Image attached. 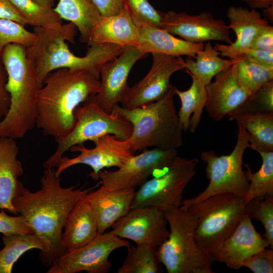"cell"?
<instances>
[{
  "instance_id": "1",
  "label": "cell",
  "mask_w": 273,
  "mask_h": 273,
  "mask_svg": "<svg viewBox=\"0 0 273 273\" xmlns=\"http://www.w3.org/2000/svg\"><path fill=\"white\" fill-rule=\"evenodd\" d=\"M41 188L32 192L24 188L12 201L17 214L22 215L33 233L43 243L40 252L41 263L51 266L66 249L61 237L64 223L71 209L92 189H75L76 186L63 188L61 178L53 168H47L40 179Z\"/></svg>"
},
{
  "instance_id": "2",
  "label": "cell",
  "mask_w": 273,
  "mask_h": 273,
  "mask_svg": "<svg viewBox=\"0 0 273 273\" xmlns=\"http://www.w3.org/2000/svg\"><path fill=\"white\" fill-rule=\"evenodd\" d=\"M100 86V79L86 70L51 72L38 93L35 126L55 140L64 136L74 125L76 108L97 94Z\"/></svg>"
},
{
  "instance_id": "3",
  "label": "cell",
  "mask_w": 273,
  "mask_h": 273,
  "mask_svg": "<svg viewBox=\"0 0 273 273\" xmlns=\"http://www.w3.org/2000/svg\"><path fill=\"white\" fill-rule=\"evenodd\" d=\"M77 30L71 22L54 28L34 27L35 40L25 52L39 84L42 85L50 73L61 68L86 70L100 79L102 66L124 48L111 43L92 44L84 57L76 56L67 42L74 43Z\"/></svg>"
},
{
  "instance_id": "4",
  "label": "cell",
  "mask_w": 273,
  "mask_h": 273,
  "mask_svg": "<svg viewBox=\"0 0 273 273\" xmlns=\"http://www.w3.org/2000/svg\"><path fill=\"white\" fill-rule=\"evenodd\" d=\"M26 47L7 45L0 59L7 73L6 89L10 97L8 113L0 121V136L23 138L35 126L39 83L26 55Z\"/></svg>"
},
{
  "instance_id": "5",
  "label": "cell",
  "mask_w": 273,
  "mask_h": 273,
  "mask_svg": "<svg viewBox=\"0 0 273 273\" xmlns=\"http://www.w3.org/2000/svg\"><path fill=\"white\" fill-rule=\"evenodd\" d=\"M175 87L143 106L126 109L117 105L113 109L131 124V134L126 141L134 155L150 147L177 149L182 145L184 130L174 102Z\"/></svg>"
},
{
  "instance_id": "6",
  "label": "cell",
  "mask_w": 273,
  "mask_h": 273,
  "mask_svg": "<svg viewBox=\"0 0 273 273\" xmlns=\"http://www.w3.org/2000/svg\"><path fill=\"white\" fill-rule=\"evenodd\" d=\"M245 205L244 198L222 193L184 208L196 221V243L214 261L224 241L246 215Z\"/></svg>"
},
{
  "instance_id": "7",
  "label": "cell",
  "mask_w": 273,
  "mask_h": 273,
  "mask_svg": "<svg viewBox=\"0 0 273 273\" xmlns=\"http://www.w3.org/2000/svg\"><path fill=\"white\" fill-rule=\"evenodd\" d=\"M169 234L157 249L159 262L168 273H213L214 261L197 244L196 221L186 209L164 211Z\"/></svg>"
},
{
  "instance_id": "8",
  "label": "cell",
  "mask_w": 273,
  "mask_h": 273,
  "mask_svg": "<svg viewBox=\"0 0 273 273\" xmlns=\"http://www.w3.org/2000/svg\"><path fill=\"white\" fill-rule=\"evenodd\" d=\"M74 125L64 136L55 140L57 147L54 153L44 162L46 168L57 167L63 154L77 145L94 142L106 135L111 134L120 140L126 141L130 136L131 124L118 112L108 113L98 104L95 95L90 96L74 111Z\"/></svg>"
},
{
  "instance_id": "9",
  "label": "cell",
  "mask_w": 273,
  "mask_h": 273,
  "mask_svg": "<svg viewBox=\"0 0 273 273\" xmlns=\"http://www.w3.org/2000/svg\"><path fill=\"white\" fill-rule=\"evenodd\" d=\"M237 140L232 152L218 156L212 150L201 153V160L206 163L205 172L209 183L206 188L196 197L183 199L181 208L202 201L211 196L222 193H231L244 198L249 186L243 169V156L248 148V133L238 124Z\"/></svg>"
},
{
  "instance_id": "10",
  "label": "cell",
  "mask_w": 273,
  "mask_h": 273,
  "mask_svg": "<svg viewBox=\"0 0 273 273\" xmlns=\"http://www.w3.org/2000/svg\"><path fill=\"white\" fill-rule=\"evenodd\" d=\"M198 163L197 159L177 156L161 175L147 180L135 191L130 208L153 206L165 211L179 208Z\"/></svg>"
},
{
  "instance_id": "11",
  "label": "cell",
  "mask_w": 273,
  "mask_h": 273,
  "mask_svg": "<svg viewBox=\"0 0 273 273\" xmlns=\"http://www.w3.org/2000/svg\"><path fill=\"white\" fill-rule=\"evenodd\" d=\"M130 244L111 231L98 235L89 243L71 251L65 250L55 260L47 273H107L112 263L109 260L115 250Z\"/></svg>"
},
{
  "instance_id": "12",
  "label": "cell",
  "mask_w": 273,
  "mask_h": 273,
  "mask_svg": "<svg viewBox=\"0 0 273 273\" xmlns=\"http://www.w3.org/2000/svg\"><path fill=\"white\" fill-rule=\"evenodd\" d=\"M177 156L176 149H146L134 155L116 170H100L94 179H100L102 187L108 190L135 189L155 171H163L168 167Z\"/></svg>"
},
{
  "instance_id": "13",
  "label": "cell",
  "mask_w": 273,
  "mask_h": 273,
  "mask_svg": "<svg viewBox=\"0 0 273 273\" xmlns=\"http://www.w3.org/2000/svg\"><path fill=\"white\" fill-rule=\"evenodd\" d=\"M151 68L146 75L129 87L121 106L126 109L140 107L155 102L173 86L170 82L172 74L186 68L180 56L152 54Z\"/></svg>"
},
{
  "instance_id": "14",
  "label": "cell",
  "mask_w": 273,
  "mask_h": 273,
  "mask_svg": "<svg viewBox=\"0 0 273 273\" xmlns=\"http://www.w3.org/2000/svg\"><path fill=\"white\" fill-rule=\"evenodd\" d=\"M93 142L95 146L90 149L86 148L83 144L72 147L69 151L79 154L71 158L63 156L55 171L56 176H60L71 166L82 164L93 169L89 176L94 179L104 168H119L134 155L126 141L120 140L111 134L104 135Z\"/></svg>"
},
{
  "instance_id": "15",
  "label": "cell",
  "mask_w": 273,
  "mask_h": 273,
  "mask_svg": "<svg viewBox=\"0 0 273 273\" xmlns=\"http://www.w3.org/2000/svg\"><path fill=\"white\" fill-rule=\"evenodd\" d=\"M161 29L193 43L210 40L227 44L233 42L229 25L223 20L215 18L210 12L191 15L184 12L176 13L169 10L163 13Z\"/></svg>"
},
{
  "instance_id": "16",
  "label": "cell",
  "mask_w": 273,
  "mask_h": 273,
  "mask_svg": "<svg viewBox=\"0 0 273 273\" xmlns=\"http://www.w3.org/2000/svg\"><path fill=\"white\" fill-rule=\"evenodd\" d=\"M164 211L153 206L131 208L111 226L118 237L136 244H149L158 247L167 238L169 230Z\"/></svg>"
},
{
  "instance_id": "17",
  "label": "cell",
  "mask_w": 273,
  "mask_h": 273,
  "mask_svg": "<svg viewBox=\"0 0 273 273\" xmlns=\"http://www.w3.org/2000/svg\"><path fill=\"white\" fill-rule=\"evenodd\" d=\"M146 55L137 47H124L117 57L102 66L100 88L95 98L105 112L111 113L123 102L129 87L127 79L130 71L135 62Z\"/></svg>"
},
{
  "instance_id": "18",
  "label": "cell",
  "mask_w": 273,
  "mask_h": 273,
  "mask_svg": "<svg viewBox=\"0 0 273 273\" xmlns=\"http://www.w3.org/2000/svg\"><path fill=\"white\" fill-rule=\"evenodd\" d=\"M238 62L218 73L214 76L215 80L205 86V108L215 121L219 122L236 111L252 96L238 79Z\"/></svg>"
},
{
  "instance_id": "19",
  "label": "cell",
  "mask_w": 273,
  "mask_h": 273,
  "mask_svg": "<svg viewBox=\"0 0 273 273\" xmlns=\"http://www.w3.org/2000/svg\"><path fill=\"white\" fill-rule=\"evenodd\" d=\"M229 28L235 32L236 39L230 44L216 43L213 46L223 57L229 59L238 58L249 49L256 35L269 22L261 17L255 9L243 7L230 6L226 12Z\"/></svg>"
},
{
  "instance_id": "20",
  "label": "cell",
  "mask_w": 273,
  "mask_h": 273,
  "mask_svg": "<svg viewBox=\"0 0 273 273\" xmlns=\"http://www.w3.org/2000/svg\"><path fill=\"white\" fill-rule=\"evenodd\" d=\"M270 246L268 241L256 231L251 219L245 215L235 231L223 243L215 261L232 269H239L249 255Z\"/></svg>"
},
{
  "instance_id": "21",
  "label": "cell",
  "mask_w": 273,
  "mask_h": 273,
  "mask_svg": "<svg viewBox=\"0 0 273 273\" xmlns=\"http://www.w3.org/2000/svg\"><path fill=\"white\" fill-rule=\"evenodd\" d=\"M135 188L108 190L102 186L84 196L94 212L98 235L103 234L130 209Z\"/></svg>"
},
{
  "instance_id": "22",
  "label": "cell",
  "mask_w": 273,
  "mask_h": 273,
  "mask_svg": "<svg viewBox=\"0 0 273 273\" xmlns=\"http://www.w3.org/2000/svg\"><path fill=\"white\" fill-rule=\"evenodd\" d=\"M19 147L14 139L0 136V209L17 215L13 200L24 189L19 178L23 173L18 159Z\"/></svg>"
},
{
  "instance_id": "23",
  "label": "cell",
  "mask_w": 273,
  "mask_h": 273,
  "mask_svg": "<svg viewBox=\"0 0 273 273\" xmlns=\"http://www.w3.org/2000/svg\"><path fill=\"white\" fill-rule=\"evenodd\" d=\"M84 195L75 203L64 223L61 243L66 251L80 248L98 235L94 212Z\"/></svg>"
},
{
  "instance_id": "24",
  "label": "cell",
  "mask_w": 273,
  "mask_h": 273,
  "mask_svg": "<svg viewBox=\"0 0 273 273\" xmlns=\"http://www.w3.org/2000/svg\"><path fill=\"white\" fill-rule=\"evenodd\" d=\"M139 27L124 5L117 14L102 17L93 30L88 45L111 43L138 47Z\"/></svg>"
},
{
  "instance_id": "25",
  "label": "cell",
  "mask_w": 273,
  "mask_h": 273,
  "mask_svg": "<svg viewBox=\"0 0 273 273\" xmlns=\"http://www.w3.org/2000/svg\"><path fill=\"white\" fill-rule=\"evenodd\" d=\"M138 48L144 53L194 57L203 49L204 43L178 38L163 29L148 25L139 27Z\"/></svg>"
},
{
  "instance_id": "26",
  "label": "cell",
  "mask_w": 273,
  "mask_h": 273,
  "mask_svg": "<svg viewBox=\"0 0 273 273\" xmlns=\"http://www.w3.org/2000/svg\"><path fill=\"white\" fill-rule=\"evenodd\" d=\"M248 133L249 146L254 151H273V112L235 111L228 115Z\"/></svg>"
},
{
  "instance_id": "27",
  "label": "cell",
  "mask_w": 273,
  "mask_h": 273,
  "mask_svg": "<svg viewBox=\"0 0 273 273\" xmlns=\"http://www.w3.org/2000/svg\"><path fill=\"white\" fill-rule=\"evenodd\" d=\"M54 10L62 19L75 25L83 43H88L93 30L102 17L92 0H59Z\"/></svg>"
},
{
  "instance_id": "28",
  "label": "cell",
  "mask_w": 273,
  "mask_h": 273,
  "mask_svg": "<svg viewBox=\"0 0 273 273\" xmlns=\"http://www.w3.org/2000/svg\"><path fill=\"white\" fill-rule=\"evenodd\" d=\"M190 75L192 79L190 87L184 91L175 87L174 94L178 96L181 102L177 114L183 130L189 129L193 133L199 125L207 95L205 85L195 76Z\"/></svg>"
},
{
  "instance_id": "29",
  "label": "cell",
  "mask_w": 273,
  "mask_h": 273,
  "mask_svg": "<svg viewBox=\"0 0 273 273\" xmlns=\"http://www.w3.org/2000/svg\"><path fill=\"white\" fill-rule=\"evenodd\" d=\"M210 41L204 43L203 50L194 57H188L185 60L187 72L199 79L205 86L218 73L239 62L241 58L225 59L219 56Z\"/></svg>"
},
{
  "instance_id": "30",
  "label": "cell",
  "mask_w": 273,
  "mask_h": 273,
  "mask_svg": "<svg viewBox=\"0 0 273 273\" xmlns=\"http://www.w3.org/2000/svg\"><path fill=\"white\" fill-rule=\"evenodd\" d=\"M4 248L0 250V273H11L14 264L25 252L32 249L44 250L43 243L34 233L3 235Z\"/></svg>"
},
{
  "instance_id": "31",
  "label": "cell",
  "mask_w": 273,
  "mask_h": 273,
  "mask_svg": "<svg viewBox=\"0 0 273 273\" xmlns=\"http://www.w3.org/2000/svg\"><path fill=\"white\" fill-rule=\"evenodd\" d=\"M262 158L260 168L252 172L250 166L245 164L246 176L249 182L248 190L244 197L245 203L259 197H273V151L257 150Z\"/></svg>"
},
{
  "instance_id": "32",
  "label": "cell",
  "mask_w": 273,
  "mask_h": 273,
  "mask_svg": "<svg viewBox=\"0 0 273 273\" xmlns=\"http://www.w3.org/2000/svg\"><path fill=\"white\" fill-rule=\"evenodd\" d=\"M127 254L118 273H159L162 266L157 256V247L141 243L127 247Z\"/></svg>"
},
{
  "instance_id": "33",
  "label": "cell",
  "mask_w": 273,
  "mask_h": 273,
  "mask_svg": "<svg viewBox=\"0 0 273 273\" xmlns=\"http://www.w3.org/2000/svg\"><path fill=\"white\" fill-rule=\"evenodd\" d=\"M27 24L54 28L62 24V19L53 8L42 6L33 0H10Z\"/></svg>"
},
{
  "instance_id": "34",
  "label": "cell",
  "mask_w": 273,
  "mask_h": 273,
  "mask_svg": "<svg viewBox=\"0 0 273 273\" xmlns=\"http://www.w3.org/2000/svg\"><path fill=\"white\" fill-rule=\"evenodd\" d=\"M237 76L252 96L263 84L273 80V68L241 58L237 64Z\"/></svg>"
},
{
  "instance_id": "35",
  "label": "cell",
  "mask_w": 273,
  "mask_h": 273,
  "mask_svg": "<svg viewBox=\"0 0 273 273\" xmlns=\"http://www.w3.org/2000/svg\"><path fill=\"white\" fill-rule=\"evenodd\" d=\"M246 214L251 219L259 221L265 230L264 237L273 248V197L255 198L245 205Z\"/></svg>"
},
{
  "instance_id": "36",
  "label": "cell",
  "mask_w": 273,
  "mask_h": 273,
  "mask_svg": "<svg viewBox=\"0 0 273 273\" xmlns=\"http://www.w3.org/2000/svg\"><path fill=\"white\" fill-rule=\"evenodd\" d=\"M35 38V33L25 29L22 24L12 20L0 19V55L9 44L17 43L27 48Z\"/></svg>"
},
{
  "instance_id": "37",
  "label": "cell",
  "mask_w": 273,
  "mask_h": 273,
  "mask_svg": "<svg viewBox=\"0 0 273 273\" xmlns=\"http://www.w3.org/2000/svg\"><path fill=\"white\" fill-rule=\"evenodd\" d=\"M124 3L138 27L148 25L161 29L163 12L155 9L148 0H124Z\"/></svg>"
},
{
  "instance_id": "38",
  "label": "cell",
  "mask_w": 273,
  "mask_h": 273,
  "mask_svg": "<svg viewBox=\"0 0 273 273\" xmlns=\"http://www.w3.org/2000/svg\"><path fill=\"white\" fill-rule=\"evenodd\" d=\"M236 111L249 112H273V80L261 86Z\"/></svg>"
},
{
  "instance_id": "39",
  "label": "cell",
  "mask_w": 273,
  "mask_h": 273,
  "mask_svg": "<svg viewBox=\"0 0 273 273\" xmlns=\"http://www.w3.org/2000/svg\"><path fill=\"white\" fill-rule=\"evenodd\" d=\"M243 266L248 268L254 273H272V248H266L249 255L243 260Z\"/></svg>"
},
{
  "instance_id": "40",
  "label": "cell",
  "mask_w": 273,
  "mask_h": 273,
  "mask_svg": "<svg viewBox=\"0 0 273 273\" xmlns=\"http://www.w3.org/2000/svg\"><path fill=\"white\" fill-rule=\"evenodd\" d=\"M0 233L6 236L33 233L22 215H9L4 209L0 211Z\"/></svg>"
},
{
  "instance_id": "41",
  "label": "cell",
  "mask_w": 273,
  "mask_h": 273,
  "mask_svg": "<svg viewBox=\"0 0 273 273\" xmlns=\"http://www.w3.org/2000/svg\"><path fill=\"white\" fill-rule=\"evenodd\" d=\"M238 58H244L261 65L273 68V51L249 49Z\"/></svg>"
},
{
  "instance_id": "42",
  "label": "cell",
  "mask_w": 273,
  "mask_h": 273,
  "mask_svg": "<svg viewBox=\"0 0 273 273\" xmlns=\"http://www.w3.org/2000/svg\"><path fill=\"white\" fill-rule=\"evenodd\" d=\"M249 49L273 51V27L269 24L262 28L253 40Z\"/></svg>"
},
{
  "instance_id": "43",
  "label": "cell",
  "mask_w": 273,
  "mask_h": 273,
  "mask_svg": "<svg viewBox=\"0 0 273 273\" xmlns=\"http://www.w3.org/2000/svg\"><path fill=\"white\" fill-rule=\"evenodd\" d=\"M7 78V71L0 59V119L6 116L10 105V97L6 89Z\"/></svg>"
},
{
  "instance_id": "44",
  "label": "cell",
  "mask_w": 273,
  "mask_h": 273,
  "mask_svg": "<svg viewBox=\"0 0 273 273\" xmlns=\"http://www.w3.org/2000/svg\"><path fill=\"white\" fill-rule=\"evenodd\" d=\"M102 17L114 15L124 8V0H92Z\"/></svg>"
},
{
  "instance_id": "45",
  "label": "cell",
  "mask_w": 273,
  "mask_h": 273,
  "mask_svg": "<svg viewBox=\"0 0 273 273\" xmlns=\"http://www.w3.org/2000/svg\"><path fill=\"white\" fill-rule=\"evenodd\" d=\"M0 19L12 20L24 26L27 25L10 0H0Z\"/></svg>"
},
{
  "instance_id": "46",
  "label": "cell",
  "mask_w": 273,
  "mask_h": 273,
  "mask_svg": "<svg viewBox=\"0 0 273 273\" xmlns=\"http://www.w3.org/2000/svg\"><path fill=\"white\" fill-rule=\"evenodd\" d=\"M251 9H263L273 5V0H241Z\"/></svg>"
},
{
  "instance_id": "47",
  "label": "cell",
  "mask_w": 273,
  "mask_h": 273,
  "mask_svg": "<svg viewBox=\"0 0 273 273\" xmlns=\"http://www.w3.org/2000/svg\"><path fill=\"white\" fill-rule=\"evenodd\" d=\"M263 18L268 22H273V5L263 9Z\"/></svg>"
},
{
  "instance_id": "48",
  "label": "cell",
  "mask_w": 273,
  "mask_h": 273,
  "mask_svg": "<svg viewBox=\"0 0 273 273\" xmlns=\"http://www.w3.org/2000/svg\"><path fill=\"white\" fill-rule=\"evenodd\" d=\"M39 5L49 8H53L55 0H33Z\"/></svg>"
}]
</instances>
